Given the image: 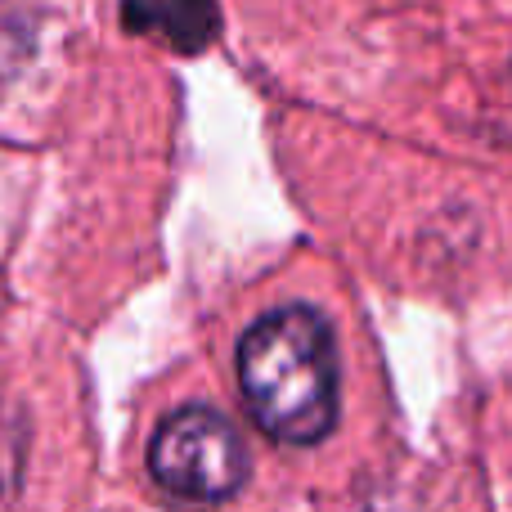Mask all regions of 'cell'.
Returning <instances> with one entry per match:
<instances>
[{
	"label": "cell",
	"mask_w": 512,
	"mask_h": 512,
	"mask_svg": "<svg viewBox=\"0 0 512 512\" xmlns=\"http://www.w3.org/2000/svg\"><path fill=\"white\" fill-rule=\"evenodd\" d=\"M239 387L256 427L283 445H315L337 423L333 328L310 306L261 315L239 342Z\"/></svg>",
	"instance_id": "obj_1"
},
{
	"label": "cell",
	"mask_w": 512,
	"mask_h": 512,
	"mask_svg": "<svg viewBox=\"0 0 512 512\" xmlns=\"http://www.w3.org/2000/svg\"><path fill=\"white\" fill-rule=\"evenodd\" d=\"M149 472L167 495L189 504H221L248 481L239 427L207 405L176 409L149 445Z\"/></svg>",
	"instance_id": "obj_2"
},
{
	"label": "cell",
	"mask_w": 512,
	"mask_h": 512,
	"mask_svg": "<svg viewBox=\"0 0 512 512\" xmlns=\"http://www.w3.org/2000/svg\"><path fill=\"white\" fill-rule=\"evenodd\" d=\"M122 23L180 54H198L216 41L221 9L216 0H122Z\"/></svg>",
	"instance_id": "obj_3"
}]
</instances>
